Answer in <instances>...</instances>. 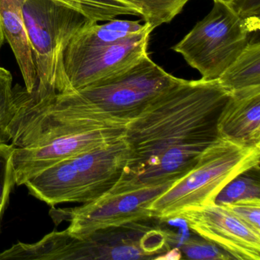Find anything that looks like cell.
<instances>
[{
    "instance_id": "cell-7",
    "label": "cell",
    "mask_w": 260,
    "mask_h": 260,
    "mask_svg": "<svg viewBox=\"0 0 260 260\" xmlns=\"http://www.w3.org/2000/svg\"><path fill=\"white\" fill-rule=\"evenodd\" d=\"M259 30V19H243L231 7L214 0L211 11L172 48L202 79L217 80Z\"/></svg>"
},
{
    "instance_id": "cell-23",
    "label": "cell",
    "mask_w": 260,
    "mask_h": 260,
    "mask_svg": "<svg viewBox=\"0 0 260 260\" xmlns=\"http://www.w3.org/2000/svg\"><path fill=\"white\" fill-rule=\"evenodd\" d=\"M231 7L243 19H259L260 0H217Z\"/></svg>"
},
{
    "instance_id": "cell-16",
    "label": "cell",
    "mask_w": 260,
    "mask_h": 260,
    "mask_svg": "<svg viewBox=\"0 0 260 260\" xmlns=\"http://www.w3.org/2000/svg\"><path fill=\"white\" fill-rule=\"evenodd\" d=\"M74 9L95 23L116 19L121 16H141L130 4L121 0H53Z\"/></svg>"
},
{
    "instance_id": "cell-9",
    "label": "cell",
    "mask_w": 260,
    "mask_h": 260,
    "mask_svg": "<svg viewBox=\"0 0 260 260\" xmlns=\"http://www.w3.org/2000/svg\"><path fill=\"white\" fill-rule=\"evenodd\" d=\"M182 80L166 72L147 54L123 72L78 92L109 115L130 121Z\"/></svg>"
},
{
    "instance_id": "cell-2",
    "label": "cell",
    "mask_w": 260,
    "mask_h": 260,
    "mask_svg": "<svg viewBox=\"0 0 260 260\" xmlns=\"http://www.w3.org/2000/svg\"><path fill=\"white\" fill-rule=\"evenodd\" d=\"M128 121L109 115L78 91L28 92L16 85L7 127L15 147L16 185L60 161L124 138Z\"/></svg>"
},
{
    "instance_id": "cell-21",
    "label": "cell",
    "mask_w": 260,
    "mask_h": 260,
    "mask_svg": "<svg viewBox=\"0 0 260 260\" xmlns=\"http://www.w3.org/2000/svg\"><path fill=\"white\" fill-rule=\"evenodd\" d=\"M182 251L185 258L191 259L226 260L234 258L223 249H219L217 245L206 240L205 241L188 240L182 245Z\"/></svg>"
},
{
    "instance_id": "cell-1",
    "label": "cell",
    "mask_w": 260,
    "mask_h": 260,
    "mask_svg": "<svg viewBox=\"0 0 260 260\" xmlns=\"http://www.w3.org/2000/svg\"><path fill=\"white\" fill-rule=\"evenodd\" d=\"M231 92L218 80H185L159 95L126 126L131 156L113 187L175 182L219 138L217 119Z\"/></svg>"
},
{
    "instance_id": "cell-11",
    "label": "cell",
    "mask_w": 260,
    "mask_h": 260,
    "mask_svg": "<svg viewBox=\"0 0 260 260\" xmlns=\"http://www.w3.org/2000/svg\"><path fill=\"white\" fill-rule=\"evenodd\" d=\"M179 217L193 232L217 245L234 259H260V232L223 205L214 203L182 213Z\"/></svg>"
},
{
    "instance_id": "cell-20",
    "label": "cell",
    "mask_w": 260,
    "mask_h": 260,
    "mask_svg": "<svg viewBox=\"0 0 260 260\" xmlns=\"http://www.w3.org/2000/svg\"><path fill=\"white\" fill-rule=\"evenodd\" d=\"M13 81L10 71L0 67V144L10 143L7 127L13 116Z\"/></svg>"
},
{
    "instance_id": "cell-3",
    "label": "cell",
    "mask_w": 260,
    "mask_h": 260,
    "mask_svg": "<svg viewBox=\"0 0 260 260\" xmlns=\"http://www.w3.org/2000/svg\"><path fill=\"white\" fill-rule=\"evenodd\" d=\"M153 218L74 235L53 231L34 243H24L28 260H132L160 258L168 251L169 234Z\"/></svg>"
},
{
    "instance_id": "cell-13",
    "label": "cell",
    "mask_w": 260,
    "mask_h": 260,
    "mask_svg": "<svg viewBox=\"0 0 260 260\" xmlns=\"http://www.w3.org/2000/svg\"><path fill=\"white\" fill-rule=\"evenodd\" d=\"M23 0H0V16L4 37L11 47L25 82L31 92L38 84L32 48L22 15Z\"/></svg>"
},
{
    "instance_id": "cell-4",
    "label": "cell",
    "mask_w": 260,
    "mask_h": 260,
    "mask_svg": "<svg viewBox=\"0 0 260 260\" xmlns=\"http://www.w3.org/2000/svg\"><path fill=\"white\" fill-rule=\"evenodd\" d=\"M260 145L218 138L207 147L190 171L153 201L150 209L162 220L214 204L220 190L234 178L259 169Z\"/></svg>"
},
{
    "instance_id": "cell-24",
    "label": "cell",
    "mask_w": 260,
    "mask_h": 260,
    "mask_svg": "<svg viewBox=\"0 0 260 260\" xmlns=\"http://www.w3.org/2000/svg\"><path fill=\"white\" fill-rule=\"evenodd\" d=\"M4 40H5V37H4L2 21H1V16H0V48H2L3 45H4Z\"/></svg>"
},
{
    "instance_id": "cell-10",
    "label": "cell",
    "mask_w": 260,
    "mask_h": 260,
    "mask_svg": "<svg viewBox=\"0 0 260 260\" xmlns=\"http://www.w3.org/2000/svg\"><path fill=\"white\" fill-rule=\"evenodd\" d=\"M151 27L121 42L106 46L70 48L65 71L74 90L107 80L135 65L147 54Z\"/></svg>"
},
{
    "instance_id": "cell-8",
    "label": "cell",
    "mask_w": 260,
    "mask_h": 260,
    "mask_svg": "<svg viewBox=\"0 0 260 260\" xmlns=\"http://www.w3.org/2000/svg\"><path fill=\"white\" fill-rule=\"evenodd\" d=\"M173 182L134 188L112 187L98 199L81 206L52 207L50 216L56 224L68 222L70 225L67 231L78 236L87 235L97 230L154 218L150 205Z\"/></svg>"
},
{
    "instance_id": "cell-19",
    "label": "cell",
    "mask_w": 260,
    "mask_h": 260,
    "mask_svg": "<svg viewBox=\"0 0 260 260\" xmlns=\"http://www.w3.org/2000/svg\"><path fill=\"white\" fill-rule=\"evenodd\" d=\"M14 149V146L9 143L0 144V221L16 184L13 161Z\"/></svg>"
},
{
    "instance_id": "cell-12",
    "label": "cell",
    "mask_w": 260,
    "mask_h": 260,
    "mask_svg": "<svg viewBox=\"0 0 260 260\" xmlns=\"http://www.w3.org/2000/svg\"><path fill=\"white\" fill-rule=\"evenodd\" d=\"M219 138L260 145V86L231 92L217 123Z\"/></svg>"
},
{
    "instance_id": "cell-18",
    "label": "cell",
    "mask_w": 260,
    "mask_h": 260,
    "mask_svg": "<svg viewBox=\"0 0 260 260\" xmlns=\"http://www.w3.org/2000/svg\"><path fill=\"white\" fill-rule=\"evenodd\" d=\"M255 199H260L259 181L240 175L220 190L214 203L225 205L240 201Z\"/></svg>"
},
{
    "instance_id": "cell-15",
    "label": "cell",
    "mask_w": 260,
    "mask_h": 260,
    "mask_svg": "<svg viewBox=\"0 0 260 260\" xmlns=\"http://www.w3.org/2000/svg\"><path fill=\"white\" fill-rule=\"evenodd\" d=\"M230 92L260 86V42L252 38L243 52L217 79Z\"/></svg>"
},
{
    "instance_id": "cell-5",
    "label": "cell",
    "mask_w": 260,
    "mask_h": 260,
    "mask_svg": "<svg viewBox=\"0 0 260 260\" xmlns=\"http://www.w3.org/2000/svg\"><path fill=\"white\" fill-rule=\"evenodd\" d=\"M130 156V147L124 137L60 161L24 185L31 196L51 207L66 202L89 203L116 184Z\"/></svg>"
},
{
    "instance_id": "cell-17",
    "label": "cell",
    "mask_w": 260,
    "mask_h": 260,
    "mask_svg": "<svg viewBox=\"0 0 260 260\" xmlns=\"http://www.w3.org/2000/svg\"><path fill=\"white\" fill-rule=\"evenodd\" d=\"M136 8L153 29L171 22L189 0H121Z\"/></svg>"
},
{
    "instance_id": "cell-14",
    "label": "cell",
    "mask_w": 260,
    "mask_h": 260,
    "mask_svg": "<svg viewBox=\"0 0 260 260\" xmlns=\"http://www.w3.org/2000/svg\"><path fill=\"white\" fill-rule=\"evenodd\" d=\"M150 27L140 21L114 19L105 24H88L73 39L70 48H92L106 46L121 42ZM152 28V27H151Z\"/></svg>"
},
{
    "instance_id": "cell-6",
    "label": "cell",
    "mask_w": 260,
    "mask_h": 260,
    "mask_svg": "<svg viewBox=\"0 0 260 260\" xmlns=\"http://www.w3.org/2000/svg\"><path fill=\"white\" fill-rule=\"evenodd\" d=\"M22 9L37 72L36 88L74 90L65 71V52L77 33L92 22L53 0H23Z\"/></svg>"
},
{
    "instance_id": "cell-22",
    "label": "cell",
    "mask_w": 260,
    "mask_h": 260,
    "mask_svg": "<svg viewBox=\"0 0 260 260\" xmlns=\"http://www.w3.org/2000/svg\"><path fill=\"white\" fill-rule=\"evenodd\" d=\"M223 206L243 223L260 232V199L240 201Z\"/></svg>"
}]
</instances>
